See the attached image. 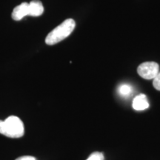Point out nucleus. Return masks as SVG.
Instances as JSON below:
<instances>
[{
  "instance_id": "10",
  "label": "nucleus",
  "mask_w": 160,
  "mask_h": 160,
  "mask_svg": "<svg viewBox=\"0 0 160 160\" xmlns=\"http://www.w3.org/2000/svg\"><path fill=\"white\" fill-rule=\"evenodd\" d=\"M16 160H37L35 157H31V156H24V157H21L17 158Z\"/></svg>"
},
{
  "instance_id": "2",
  "label": "nucleus",
  "mask_w": 160,
  "mask_h": 160,
  "mask_svg": "<svg viewBox=\"0 0 160 160\" xmlns=\"http://www.w3.org/2000/svg\"><path fill=\"white\" fill-rule=\"evenodd\" d=\"M0 133L10 138L22 137L25 133L22 121L15 116H11L4 121L0 120Z\"/></svg>"
},
{
  "instance_id": "5",
  "label": "nucleus",
  "mask_w": 160,
  "mask_h": 160,
  "mask_svg": "<svg viewBox=\"0 0 160 160\" xmlns=\"http://www.w3.org/2000/svg\"><path fill=\"white\" fill-rule=\"evenodd\" d=\"M132 105L136 111H144L149 108V102L145 94H139L133 99Z\"/></svg>"
},
{
  "instance_id": "7",
  "label": "nucleus",
  "mask_w": 160,
  "mask_h": 160,
  "mask_svg": "<svg viewBox=\"0 0 160 160\" xmlns=\"http://www.w3.org/2000/svg\"><path fill=\"white\" fill-rule=\"evenodd\" d=\"M132 92V88L131 86L127 84H123V85H120L119 88V93L120 95L123 96V97H127L131 94Z\"/></svg>"
},
{
  "instance_id": "9",
  "label": "nucleus",
  "mask_w": 160,
  "mask_h": 160,
  "mask_svg": "<svg viewBox=\"0 0 160 160\" xmlns=\"http://www.w3.org/2000/svg\"><path fill=\"white\" fill-rule=\"evenodd\" d=\"M153 85L154 87V88L158 90V91H160V71L157 77L153 79Z\"/></svg>"
},
{
  "instance_id": "6",
  "label": "nucleus",
  "mask_w": 160,
  "mask_h": 160,
  "mask_svg": "<svg viewBox=\"0 0 160 160\" xmlns=\"http://www.w3.org/2000/svg\"><path fill=\"white\" fill-rule=\"evenodd\" d=\"M44 7L39 0H33L29 3V16L39 17L43 13Z\"/></svg>"
},
{
  "instance_id": "3",
  "label": "nucleus",
  "mask_w": 160,
  "mask_h": 160,
  "mask_svg": "<svg viewBox=\"0 0 160 160\" xmlns=\"http://www.w3.org/2000/svg\"><path fill=\"white\" fill-rule=\"evenodd\" d=\"M137 73L145 79H153L159 73V65L155 62H145L139 65Z\"/></svg>"
},
{
  "instance_id": "8",
  "label": "nucleus",
  "mask_w": 160,
  "mask_h": 160,
  "mask_svg": "<svg viewBox=\"0 0 160 160\" xmlns=\"http://www.w3.org/2000/svg\"><path fill=\"white\" fill-rule=\"evenodd\" d=\"M105 157L102 153H100V152H93L92 153L90 157L88 158L86 160H104Z\"/></svg>"
},
{
  "instance_id": "4",
  "label": "nucleus",
  "mask_w": 160,
  "mask_h": 160,
  "mask_svg": "<svg viewBox=\"0 0 160 160\" xmlns=\"http://www.w3.org/2000/svg\"><path fill=\"white\" fill-rule=\"evenodd\" d=\"M26 16H29V3L22 2L17 6L12 13V18L15 21H20Z\"/></svg>"
},
{
  "instance_id": "1",
  "label": "nucleus",
  "mask_w": 160,
  "mask_h": 160,
  "mask_svg": "<svg viewBox=\"0 0 160 160\" xmlns=\"http://www.w3.org/2000/svg\"><path fill=\"white\" fill-rule=\"evenodd\" d=\"M76 27V22L73 19H68L62 23L50 32L45 39V43L48 45H53L59 43L69 37Z\"/></svg>"
}]
</instances>
